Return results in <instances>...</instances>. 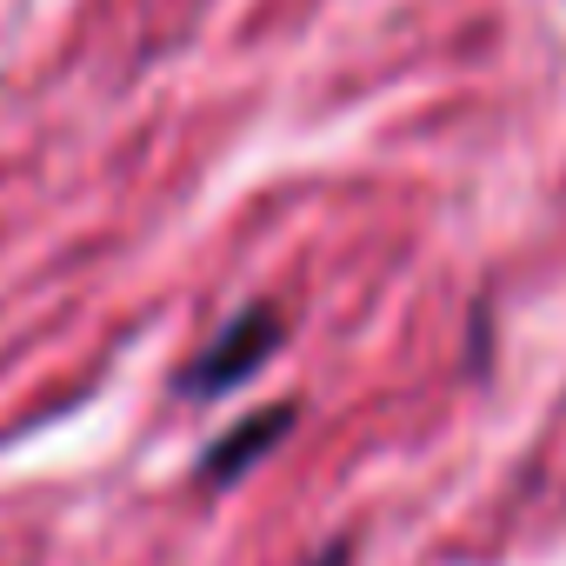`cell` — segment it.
<instances>
[{"mask_svg":"<svg viewBox=\"0 0 566 566\" xmlns=\"http://www.w3.org/2000/svg\"><path fill=\"white\" fill-rule=\"evenodd\" d=\"M280 340H287V321H280V307H266V301H253V307H240L187 367H180V394L187 400H220V394H233V387H247L273 354H280Z\"/></svg>","mask_w":566,"mask_h":566,"instance_id":"obj_1","label":"cell"},{"mask_svg":"<svg viewBox=\"0 0 566 566\" xmlns=\"http://www.w3.org/2000/svg\"><path fill=\"white\" fill-rule=\"evenodd\" d=\"M287 427H294V407H287V400L247 413L240 427H227V433L200 453V486H233V480H247V473L280 447V440H287Z\"/></svg>","mask_w":566,"mask_h":566,"instance_id":"obj_2","label":"cell"},{"mask_svg":"<svg viewBox=\"0 0 566 566\" xmlns=\"http://www.w3.org/2000/svg\"><path fill=\"white\" fill-rule=\"evenodd\" d=\"M347 559H354V546H347V539H334V546H327V553H321L314 566H347Z\"/></svg>","mask_w":566,"mask_h":566,"instance_id":"obj_3","label":"cell"}]
</instances>
